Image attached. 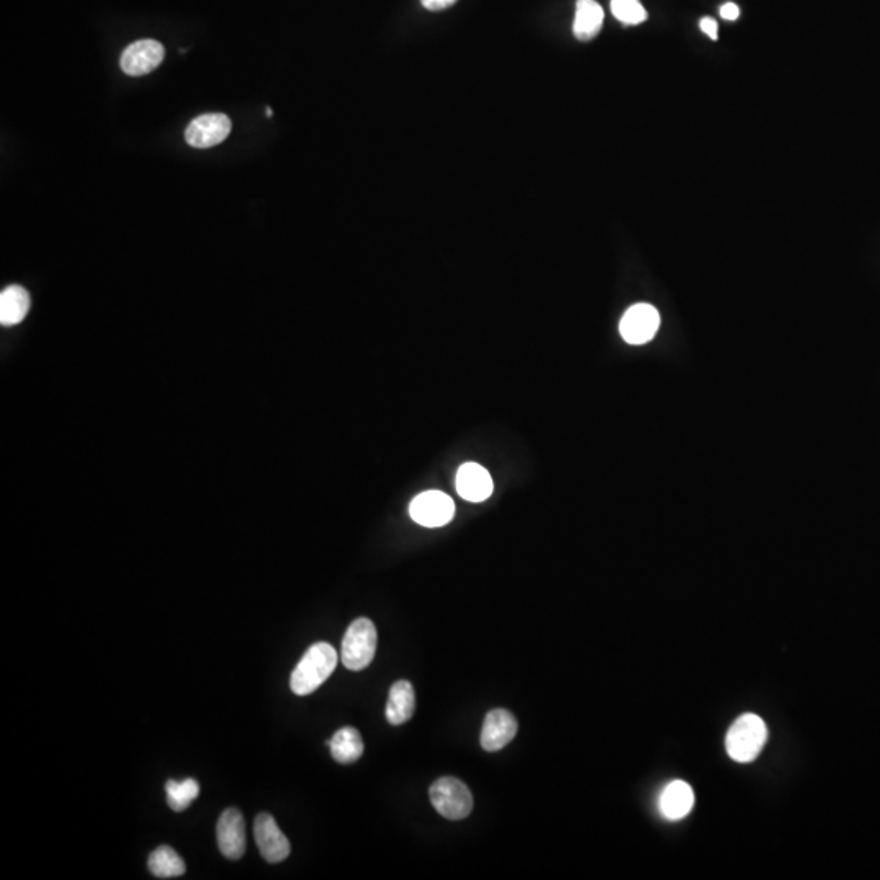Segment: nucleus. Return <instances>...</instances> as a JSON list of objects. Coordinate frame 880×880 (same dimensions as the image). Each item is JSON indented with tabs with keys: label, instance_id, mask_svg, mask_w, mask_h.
Wrapping results in <instances>:
<instances>
[{
	"label": "nucleus",
	"instance_id": "1",
	"mask_svg": "<svg viewBox=\"0 0 880 880\" xmlns=\"http://www.w3.org/2000/svg\"><path fill=\"white\" fill-rule=\"evenodd\" d=\"M338 652L328 643H317L308 647L291 675V688L295 695H310L322 687L335 672Z\"/></svg>",
	"mask_w": 880,
	"mask_h": 880
},
{
	"label": "nucleus",
	"instance_id": "2",
	"mask_svg": "<svg viewBox=\"0 0 880 880\" xmlns=\"http://www.w3.org/2000/svg\"><path fill=\"white\" fill-rule=\"evenodd\" d=\"M768 739V729L757 714H744L732 724L726 735V750L734 762H753Z\"/></svg>",
	"mask_w": 880,
	"mask_h": 880
},
{
	"label": "nucleus",
	"instance_id": "3",
	"mask_svg": "<svg viewBox=\"0 0 880 880\" xmlns=\"http://www.w3.org/2000/svg\"><path fill=\"white\" fill-rule=\"evenodd\" d=\"M377 651V628L369 618L352 621L344 634L341 660L344 667L354 672L369 667Z\"/></svg>",
	"mask_w": 880,
	"mask_h": 880
},
{
	"label": "nucleus",
	"instance_id": "4",
	"mask_svg": "<svg viewBox=\"0 0 880 880\" xmlns=\"http://www.w3.org/2000/svg\"><path fill=\"white\" fill-rule=\"evenodd\" d=\"M432 806L442 817L449 820H462L473 810V796L470 789L457 778H440L429 789Z\"/></svg>",
	"mask_w": 880,
	"mask_h": 880
},
{
	"label": "nucleus",
	"instance_id": "5",
	"mask_svg": "<svg viewBox=\"0 0 880 880\" xmlns=\"http://www.w3.org/2000/svg\"><path fill=\"white\" fill-rule=\"evenodd\" d=\"M410 515L414 522H418L423 527H442L454 519L455 504L445 493L427 491L413 499Z\"/></svg>",
	"mask_w": 880,
	"mask_h": 880
},
{
	"label": "nucleus",
	"instance_id": "6",
	"mask_svg": "<svg viewBox=\"0 0 880 880\" xmlns=\"http://www.w3.org/2000/svg\"><path fill=\"white\" fill-rule=\"evenodd\" d=\"M660 315L649 304H636L626 310L621 318L620 333L628 344H646L656 336Z\"/></svg>",
	"mask_w": 880,
	"mask_h": 880
},
{
	"label": "nucleus",
	"instance_id": "7",
	"mask_svg": "<svg viewBox=\"0 0 880 880\" xmlns=\"http://www.w3.org/2000/svg\"><path fill=\"white\" fill-rule=\"evenodd\" d=\"M232 131V121L224 113H207L191 121L185 139L191 147L209 149L224 142Z\"/></svg>",
	"mask_w": 880,
	"mask_h": 880
},
{
	"label": "nucleus",
	"instance_id": "8",
	"mask_svg": "<svg viewBox=\"0 0 880 880\" xmlns=\"http://www.w3.org/2000/svg\"><path fill=\"white\" fill-rule=\"evenodd\" d=\"M255 840L256 845L260 848L261 856L268 863H281L291 854V843L281 832L273 815L266 814V812L256 817Z\"/></svg>",
	"mask_w": 880,
	"mask_h": 880
},
{
	"label": "nucleus",
	"instance_id": "9",
	"mask_svg": "<svg viewBox=\"0 0 880 880\" xmlns=\"http://www.w3.org/2000/svg\"><path fill=\"white\" fill-rule=\"evenodd\" d=\"M165 59V48L163 44L155 40H141L136 43L129 44L121 54V69L124 74L139 77V75L150 74L162 64Z\"/></svg>",
	"mask_w": 880,
	"mask_h": 880
},
{
	"label": "nucleus",
	"instance_id": "10",
	"mask_svg": "<svg viewBox=\"0 0 880 880\" xmlns=\"http://www.w3.org/2000/svg\"><path fill=\"white\" fill-rule=\"evenodd\" d=\"M217 843L225 858L237 861L247 850L245 819L238 809L224 810L217 823Z\"/></svg>",
	"mask_w": 880,
	"mask_h": 880
},
{
	"label": "nucleus",
	"instance_id": "11",
	"mask_svg": "<svg viewBox=\"0 0 880 880\" xmlns=\"http://www.w3.org/2000/svg\"><path fill=\"white\" fill-rule=\"evenodd\" d=\"M519 731V724L514 714L507 709H493L484 718L483 731H481V747L486 752H498L501 748L511 744Z\"/></svg>",
	"mask_w": 880,
	"mask_h": 880
},
{
	"label": "nucleus",
	"instance_id": "12",
	"mask_svg": "<svg viewBox=\"0 0 880 880\" xmlns=\"http://www.w3.org/2000/svg\"><path fill=\"white\" fill-rule=\"evenodd\" d=\"M457 491L470 502H483L493 494L494 483L486 468L478 463H465L457 473Z\"/></svg>",
	"mask_w": 880,
	"mask_h": 880
},
{
	"label": "nucleus",
	"instance_id": "13",
	"mask_svg": "<svg viewBox=\"0 0 880 880\" xmlns=\"http://www.w3.org/2000/svg\"><path fill=\"white\" fill-rule=\"evenodd\" d=\"M695 804V794L690 784L685 781H672L662 791L659 809L665 819L680 820L690 814Z\"/></svg>",
	"mask_w": 880,
	"mask_h": 880
},
{
	"label": "nucleus",
	"instance_id": "14",
	"mask_svg": "<svg viewBox=\"0 0 880 880\" xmlns=\"http://www.w3.org/2000/svg\"><path fill=\"white\" fill-rule=\"evenodd\" d=\"M414 709H416V695L413 685L408 680H398L393 683L385 709L388 722L392 726H401L413 718Z\"/></svg>",
	"mask_w": 880,
	"mask_h": 880
},
{
	"label": "nucleus",
	"instance_id": "15",
	"mask_svg": "<svg viewBox=\"0 0 880 880\" xmlns=\"http://www.w3.org/2000/svg\"><path fill=\"white\" fill-rule=\"evenodd\" d=\"M31 299L27 289L22 286L5 287L0 294V323L14 326L23 322L30 312Z\"/></svg>",
	"mask_w": 880,
	"mask_h": 880
},
{
	"label": "nucleus",
	"instance_id": "16",
	"mask_svg": "<svg viewBox=\"0 0 880 880\" xmlns=\"http://www.w3.org/2000/svg\"><path fill=\"white\" fill-rule=\"evenodd\" d=\"M603 9L595 0H577L576 18H574V36L579 41L594 40L603 25Z\"/></svg>",
	"mask_w": 880,
	"mask_h": 880
},
{
	"label": "nucleus",
	"instance_id": "17",
	"mask_svg": "<svg viewBox=\"0 0 880 880\" xmlns=\"http://www.w3.org/2000/svg\"><path fill=\"white\" fill-rule=\"evenodd\" d=\"M326 744L330 745L331 755L341 765H351V763L357 762L364 753L361 734L354 727L339 729Z\"/></svg>",
	"mask_w": 880,
	"mask_h": 880
},
{
	"label": "nucleus",
	"instance_id": "18",
	"mask_svg": "<svg viewBox=\"0 0 880 880\" xmlns=\"http://www.w3.org/2000/svg\"><path fill=\"white\" fill-rule=\"evenodd\" d=\"M149 869L159 879H173L185 874V861L170 846H159L149 856Z\"/></svg>",
	"mask_w": 880,
	"mask_h": 880
},
{
	"label": "nucleus",
	"instance_id": "19",
	"mask_svg": "<svg viewBox=\"0 0 880 880\" xmlns=\"http://www.w3.org/2000/svg\"><path fill=\"white\" fill-rule=\"evenodd\" d=\"M165 789H167L168 806L175 812L188 809L191 802L199 796V784L196 779H185V781L168 779Z\"/></svg>",
	"mask_w": 880,
	"mask_h": 880
},
{
	"label": "nucleus",
	"instance_id": "20",
	"mask_svg": "<svg viewBox=\"0 0 880 880\" xmlns=\"http://www.w3.org/2000/svg\"><path fill=\"white\" fill-rule=\"evenodd\" d=\"M612 14L625 25H641L646 22L647 12L639 0H612Z\"/></svg>",
	"mask_w": 880,
	"mask_h": 880
},
{
	"label": "nucleus",
	"instance_id": "21",
	"mask_svg": "<svg viewBox=\"0 0 880 880\" xmlns=\"http://www.w3.org/2000/svg\"><path fill=\"white\" fill-rule=\"evenodd\" d=\"M700 28L701 30H703V33H706V35L711 38V40H718V22H716V20H713V18H703V20H701L700 22Z\"/></svg>",
	"mask_w": 880,
	"mask_h": 880
},
{
	"label": "nucleus",
	"instance_id": "22",
	"mask_svg": "<svg viewBox=\"0 0 880 880\" xmlns=\"http://www.w3.org/2000/svg\"><path fill=\"white\" fill-rule=\"evenodd\" d=\"M421 2L431 12H440V10L449 9L452 5L457 4V0H421Z\"/></svg>",
	"mask_w": 880,
	"mask_h": 880
},
{
	"label": "nucleus",
	"instance_id": "23",
	"mask_svg": "<svg viewBox=\"0 0 880 880\" xmlns=\"http://www.w3.org/2000/svg\"><path fill=\"white\" fill-rule=\"evenodd\" d=\"M740 15V9L737 5L732 4V2H727V4L722 5L721 7V17L724 20H729V22H734L737 20Z\"/></svg>",
	"mask_w": 880,
	"mask_h": 880
},
{
	"label": "nucleus",
	"instance_id": "24",
	"mask_svg": "<svg viewBox=\"0 0 880 880\" xmlns=\"http://www.w3.org/2000/svg\"><path fill=\"white\" fill-rule=\"evenodd\" d=\"M266 116H268V118H271V116H273V110H271V108H266Z\"/></svg>",
	"mask_w": 880,
	"mask_h": 880
}]
</instances>
